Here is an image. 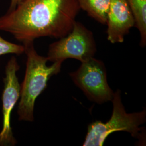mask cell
Returning <instances> with one entry per match:
<instances>
[{
    "mask_svg": "<svg viewBox=\"0 0 146 146\" xmlns=\"http://www.w3.org/2000/svg\"><path fill=\"white\" fill-rule=\"evenodd\" d=\"M23 1V0H18V2H18V4H19L20 2H21V1ZM18 4H17V5H18Z\"/></svg>",
    "mask_w": 146,
    "mask_h": 146,
    "instance_id": "cell-12",
    "label": "cell"
},
{
    "mask_svg": "<svg viewBox=\"0 0 146 146\" xmlns=\"http://www.w3.org/2000/svg\"><path fill=\"white\" fill-rule=\"evenodd\" d=\"M96 50L93 32L81 22L75 21L68 35L49 45L47 58L53 63H63L68 58L83 62L94 57Z\"/></svg>",
    "mask_w": 146,
    "mask_h": 146,
    "instance_id": "cell-4",
    "label": "cell"
},
{
    "mask_svg": "<svg viewBox=\"0 0 146 146\" xmlns=\"http://www.w3.org/2000/svg\"><path fill=\"white\" fill-rule=\"evenodd\" d=\"M135 24L134 16L127 1L111 0L106 21L108 41L112 44L123 43Z\"/></svg>",
    "mask_w": 146,
    "mask_h": 146,
    "instance_id": "cell-7",
    "label": "cell"
},
{
    "mask_svg": "<svg viewBox=\"0 0 146 146\" xmlns=\"http://www.w3.org/2000/svg\"><path fill=\"white\" fill-rule=\"evenodd\" d=\"M111 0H78L81 10L102 25L106 24Z\"/></svg>",
    "mask_w": 146,
    "mask_h": 146,
    "instance_id": "cell-8",
    "label": "cell"
},
{
    "mask_svg": "<svg viewBox=\"0 0 146 146\" xmlns=\"http://www.w3.org/2000/svg\"><path fill=\"white\" fill-rule=\"evenodd\" d=\"M19 69L15 57L11 58L5 66L2 95L3 125L0 131V146H15L17 143L11 127V111L20 98L21 85L16 76Z\"/></svg>",
    "mask_w": 146,
    "mask_h": 146,
    "instance_id": "cell-6",
    "label": "cell"
},
{
    "mask_svg": "<svg viewBox=\"0 0 146 146\" xmlns=\"http://www.w3.org/2000/svg\"><path fill=\"white\" fill-rule=\"evenodd\" d=\"M23 43L27 56L26 68L21 85L17 114L20 121L33 122L36 100L47 88L49 79L60 72L62 63L54 62L48 66L47 57L38 54L33 41Z\"/></svg>",
    "mask_w": 146,
    "mask_h": 146,
    "instance_id": "cell-2",
    "label": "cell"
},
{
    "mask_svg": "<svg viewBox=\"0 0 146 146\" xmlns=\"http://www.w3.org/2000/svg\"><path fill=\"white\" fill-rule=\"evenodd\" d=\"M24 52V46L8 42L0 36V56L8 54H14L19 55Z\"/></svg>",
    "mask_w": 146,
    "mask_h": 146,
    "instance_id": "cell-10",
    "label": "cell"
},
{
    "mask_svg": "<svg viewBox=\"0 0 146 146\" xmlns=\"http://www.w3.org/2000/svg\"><path fill=\"white\" fill-rule=\"evenodd\" d=\"M135 19V27L140 33V45L146 46V0H126Z\"/></svg>",
    "mask_w": 146,
    "mask_h": 146,
    "instance_id": "cell-9",
    "label": "cell"
},
{
    "mask_svg": "<svg viewBox=\"0 0 146 146\" xmlns=\"http://www.w3.org/2000/svg\"><path fill=\"white\" fill-rule=\"evenodd\" d=\"M18 2H19L18 0H11V7L9 8V11H12V10L14 9L15 8L16 5H17Z\"/></svg>",
    "mask_w": 146,
    "mask_h": 146,
    "instance_id": "cell-11",
    "label": "cell"
},
{
    "mask_svg": "<svg viewBox=\"0 0 146 146\" xmlns=\"http://www.w3.org/2000/svg\"><path fill=\"white\" fill-rule=\"evenodd\" d=\"M81 10L78 0H23L0 17V30L20 42L60 38L72 31Z\"/></svg>",
    "mask_w": 146,
    "mask_h": 146,
    "instance_id": "cell-1",
    "label": "cell"
},
{
    "mask_svg": "<svg viewBox=\"0 0 146 146\" xmlns=\"http://www.w3.org/2000/svg\"><path fill=\"white\" fill-rule=\"evenodd\" d=\"M69 76L90 101L100 104L113 99L114 92L107 82V69L102 61L90 58L81 62L80 67Z\"/></svg>",
    "mask_w": 146,
    "mask_h": 146,
    "instance_id": "cell-5",
    "label": "cell"
},
{
    "mask_svg": "<svg viewBox=\"0 0 146 146\" xmlns=\"http://www.w3.org/2000/svg\"><path fill=\"white\" fill-rule=\"evenodd\" d=\"M113 113L110 120L106 122L96 121L88 126L87 133L83 143L84 146H102L107 137L116 131L129 133L133 137L144 139L143 128L140 127L146 121V110L128 113L125 111L119 89L114 92Z\"/></svg>",
    "mask_w": 146,
    "mask_h": 146,
    "instance_id": "cell-3",
    "label": "cell"
}]
</instances>
